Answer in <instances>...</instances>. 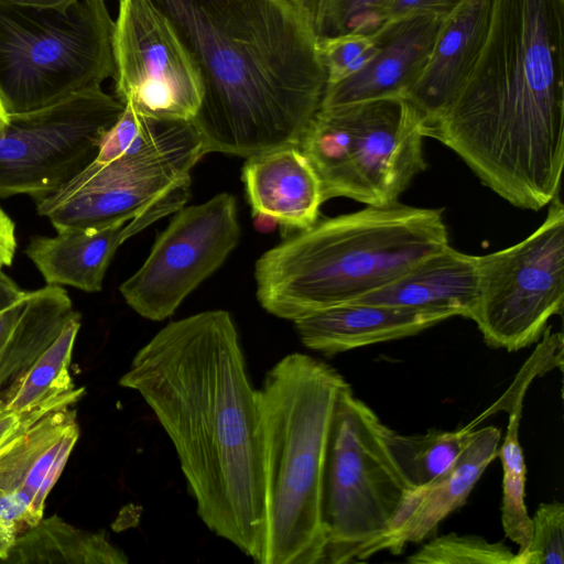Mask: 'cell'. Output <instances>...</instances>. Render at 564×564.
Wrapping results in <instances>:
<instances>
[{"mask_svg": "<svg viewBox=\"0 0 564 564\" xmlns=\"http://www.w3.org/2000/svg\"><path fill=\"white\" fill-rule=\"evenodd\" d=\"M112 34L116 98L138 115L193 121L203 99L197 66L152 0H119Z\"/></svg>", "mask_w": 564, "mask_h": 564, "instance_id": "cell-10", "label": "cell"}, {"mask_svg": "<svg viewBox=\"0 0 564 564\" xmlns=\"http://www.w3.org/2000/svg\"><path fill=\"white\" fill-rule=\"evenodd\" d=\"M124 106L101 87L9 113L0 128V197L48 196L91 163Z\"/></svg>", "mask_w": 564, "mask_h": 564, "instance_id": "cell-9", "label": "cell"}, {"mask_svg": "<svg viewBox=\"0 0 564 564\" xmlns=\"http://www.w3.org/2000/svg\"><path fill=\"white\" fill-rule=\"evenodd\" d=\"M446 19L414 14L383 23L373 34L378 50L356 74L326 85L319 108L405 97L424 69Z\"/></svg>", "mask_w": 564, "mask_h": 564, "instance_id": "cell-16", "label": "cell"}, {"mask_svg": "<svg viewBox=\"0 0 564 564\" xmlns=\"http://www.w3.org/2000/svg\"><path fill=\"white\" fill-rule=\"evenodd\" d=\"M528 546L514 553L511 564L564 563V505L543 502L535 510Z\"/></svg>", "mask_w": 564, "mask_h": 564, "instance_id": "cell-30", "label": "cell"}, {"mask_svg": "<svg viewBox=\"0 0 564 564\" xmlns=\"http://www.w3.org/2000/svg\"><path fill=\"white\" fill-rule=\"evenodd\" d=\"M67 291L48 285L0 312V394L21 378L75 314Z\"/></svg>", "mask_w": 564, "mask_h": 564, "instance_id": "cell-22", "label": "cell"}, {"mask_svg": "<svg viewBox=\"0 0 564 564\" xmlns=\"http://www.w3.org/2000/svg\"><path fill=\"white\" fill-rule=\"evenodd\" d=\"M102 1H105V0H102Z\"/></svg>", "mask_w": 564, "mask_h": 564, "instance_id": "cell-39", "label": "cell"}, {"mask_svg": "<svg viewBox=\"0 0 564 564\" xmlns=\"http://www.w3.org/2000/svg\"><path fill=\"white\" fill-rule=\"evenodd\" d=\"M242 181L253 216L286 231L312 227L324 203L321 181L300 147H285L247 158Z\"/></svg>", "mask_w": 564, "mask_h": 564, "instance_id": "cell-19", "label": "cell"}, {"mask_svg": "<svg viewBox=\"0 0 564 564\" xmlns=\"http://www.w3.org/2000/svg\"><path fill=\"white\" fill-rule=\"evenodd\" d=\"M79 328L80 314L75 312L28 371L0 394L8 410L15 413L29 412L59 401L77 390L69 366Z\"/></svg>", "mask_w": 564, "mask_h": 564, "instance_id": "cell-25", "label": "cell"}, {"mask_svg": "<svg viewBox=\"0 0 564 564\" xmlns=\"http://www.w3.org/2000/svg\"><path fill=\"white\" fill-rule=\"evenodd\" d=\"M348 384L330 365L300 352L264 377V564H323L324 464L335 404Z\"/></svg>", "mask_w": 564, "mask_h": 564, "instance_id": "cell-5", "label": "cell"}, {"mask_svg": "<svg viewBox=\"0 0 564 564\" xmlns=\"http://www.w3.org/2000/svg\"><path fill=\"white\" fill-rule=\"evenodd\" d=\"M463 2L464 0H390L383 12V23L414 14L447 19Z\"/></svg>", "mask_w": 564, "mask_h": 564, "instance_id": "cell-34", "label": "cell"}, {"mask_svg": "<svg viewBox=\"0 0 564 564\" xmlns=\"http://www.w3.org/2000/svg\"><path fill=\"white\" fill-rule=\"evenodd\" d=\"M380 419L348 384L338 395L323 474V564L356 562L389 524L412 487L379 432Z\"/></svg>", "mask_w": 564, "mask_h": 564, "instance_id": "cell-7", "label": "cell"}, {"mask_svg": "<svg viewBox=\"0 0 564 564\" xmlns=\"http://www.w3.org/2000/svg\"><path fill=\"white\" fill-rule=\"evenodd\" d=\"M14 280L2 270L0 271V312L13 305L25 295Z\"/></svg>", "mask_w": 564, "mask_h": 564, "instance_id": "cell-36", "label": "cell"}, {"mask_svg": "<svg viewBox=\"0 0 564 564\" xmlns=\"http://www.w3.org/2000/svg\"><path fill=\"white\" fill-rule=\"evenodd\" d=\"M126 554L104 531L76 528L57 516L42 518L17 535L4 561L11 564H124Z\"/></svg>", "mask_w": 564, "mask_h": 564, "instance_id": "cell-23", "label": "cell"}, {"mask_svg": "<svg viewBox=\"0 0 564 564\" xmlns=\"http://www.w3.org/2000/svg\"><path fill=\"white\" fill-rule=\"evenodd\" d=\"M422 131L511 205L550 204L564 164V0H491L464 86Z\"/></svg>", "mask_w": 564, "mask_h": 564, "instance_id": "cell-2", "label": "cell"}, {"mask_svg": "<svg viewBox=\"0 0 564 564\" xmlns=\"http://www.w3.org/2000/svg\"><path fill=\"white\" fill-rule=\"evenodd\" d=\"M78 437L76 411L70 406L45 414L0 454V487L26 494L44 516L47 496Z\"/></svg>", "mask_w": 564, "mask_h": 564, "instance_id": "cell-21", "label": "cell"}, {"mask_svg": "<svg viewBox=\"0 0 564 564\" xmlns=\"http://www.w3.org/2000/svg\"><path fill=\"white\" fill-rule=\"evenodd\" d=\"M205 154L187 150L145 158L95 160L46 197L35 200L56 232L102 228L135 217L160 196L189 181Z\"/></svg>", "mask_w": 564, "mask_h": 564, "instance_id": "cell-12", "label": "cell"}, {"mask_svg": "<svg viewBox=\"0 0 564 564\" xmlns=\"http://www.w3.org/2000/svg\"><path fill=\"white\" fill-rule=\"evenodd\" d=\"M501 431L473 430L455 462L429 484L408 490L388 527L359 551L356 562L388 551L400 554L409 543L429 538L453 511L464 506L487 466L497 457Z\"/></svg>", "mask_w": 564, "mask_h": 564, "instance_id": "cell-15", "label": "cell"}, {"mask_svg": "<svg viewBox=\"0 0 564 564\" xmlns=\"http://www.w3.org/2000/svg\"><path fill=\"white\" fill-rule=\"evenodd\" d=\"M84 388L59 400L24 413H15L6 408L0 395V454L8 449L33 423L45 414L76 403L84 394Z\"/></svg>", "mask_w": 564, "mask_h": 564, "instance_id": "cell-32", "label": "cell"}, {"mask_svg": "<svg viewBox=\"0 0 564 564\" xmlns=\"http://www.w3.org/2000/svg\"><path fill=\"white\" fill-rule=\"evenodd\" d=\"M189 185L191 180L176 185L133 218L102 228L67 229L53 237H32L25 254L46 284L99 292L117 249L130 237L184 207Z\"/></svg>", "mask_w": 564, "mask_h": 564, "instance_id": "cell-14", "label": "cell"}, {"mask_svg": "<svg viewBox=\"0 0 564 564\" xmlns=\"http://www.w3.org/2000/svg\"><path fill=\"white\" fill-rule=\"evenodd\" d=\"M451 317L449 313L442 311L349 302L293 322L306 348L330 357L413 336Z\"/></svg>", "mask_w": 564, "mask_h": 564, "instance_id": "cell-18", "label": "cell"}, {"mask_svg": "<svg viewBox=\"0 0 564 564\" xmlns=\"http://www.w3.org/2000/svg\"><path fill=\"white\" fill-rule=\"evenodd\" d=\"M343 106L349 121L351 165L368 205L398 202L426 169L420 116L404 97Z\"/></svg>", "mask_w": 564, "mask_h": 564, "instance_id": "cell-13", "label": "cell"}, {"mask_svg": "<svg viewBox=\"0 0 564 564\" xmlns=\"http://www.w3.org/2000/svg\"><path fill=\"white\" fill-rule=\"evenodd\" d=\"M491 0H464L451 14L420 77L404 97L422 120H437L464 86L485 42Z\"/></svg>", "mask_w": 564, "mask_h": 564, "instance_id": "cell-17", "label": "cell"}, {"mask_svg": "<svg viewBox=\"0 0 564 564\" xmlns=\"http://www.w3.org/2000/svg\"><path fill=\"white\" fill-rule=\"evenodd\" d=\"M469 424L456 431L429 430L422 434H402L379 421L378 432L393 460L412 488L421 487L456 459L471 431Z\"/></svg>", "mask_w": 564, "mask_h": 564, "instance_id": "cell-26", "label": "cell"}, {"mask_svg": "<svg viewBox=\"0 0 564 564\" xmlns=\"http://www.w3.org/2000/svg\"><path fill=\"white\" fill-rule=\"evenodd\" d=\"M477 296V256L447 245L388 285L354 302L434 310L469 318Z\"/></svg>", "mask_w": 564, "mask_h": 564, "instance_id": "cell-20", "label": "cell"}, {"mask_svg": "<svg viewBox=\"0 0 564 564\" xmlns=\"http://www.w3.org/2000/svg\"><path fill=\"white\" fill-rule=\"evenodd\" d=\"M318 48L326 85H333L362 69L377 53L378 44L373 34L347 33L319 40Z\"/></svg>", "mask_w": 564, "mask_h": 564, "instance_id": "cell-31", "label": "cell"}, {"mask_svg": "<svg viewBox=\"0 0 564 564\" xmlns=\"http://www.w3.org/2000/svg\"><path fill=\"white\" fill-rule=\"evenodd\" d=\"M240 234L236 199L229 193L182 207L119 291L139 315L163 321L225 262Z\"/></svg>", "mask_w": 564, "mask_h": 564, "instance_id": "cell-11", "label": "cell"}, {"mask_svg": "<svg viewBox=\"0 0 564 564\" xmlns=\"http://www.w3.org/2000/svg\"><path fill=\"white\" fill-rule=\"evenodd\" d=\"M527 391L514 392L512 397L495 403L492 413L503 410L509 413L507 432L497 456L502 466L501 522L506 535L525 549L531 539L532 520L525 507L527 466L519 441V426Z\"/></svg>", "mask_w": 564, "mask_h": 564, "instance_id": "cell-27", "label": "cell"}, {"mask_svg": "<svg viewBox=\"0 0 564 564\" xmlns=\"http://www.w3.org/2000/svg\"><path fill=\"white\" fill-rule=\"evenodd\" d=\"M17 534L0 520V562H4L15 542Z\"/></svg>", "mask_w": 564, "mask_h": 564, "instance_id": "cell-37", "label": "cell"}, {"mask_svg": "<svg viewBox=\"0 0 564 564\" xmlns=\"http://www.w3.org/2000/svg\"><path fill=\"white\" fill-rule=\"evenodd\" d=\"M187 150L205 152L202 135L193 121L147 118L124 106L121 116L102 137L95 161L107 163Z\"/></svg>", "mask_w": 564, "mask_h": 564, "instance_id": "cell-24", "label": "cell"}, {"mask_svg": "<svg viewBox=\"0 0 564 564\" xmlns=\"http://www.w3.org/2000/svg\"><path fill=\"white\" fill-rule=\"evenodd\" d=\"M113 28L102 0H0V94L8 112L112 78Z\"/></svg>", "mask_w": 564, "mask_h": 564, "instance_id": "cell-6", "label": "cell"}, {"mask_svg": "<svg viewBox=\"0 0 564 564\" xmlns=\"http://www.w3.org/2000/svg\"><path fill=\"white\" fill-rule=\"evenodd\" d=\"M17 247L15 225L0 206V271L12 264Z\"/></svg>", "mask_w": 564, "mask_h": 564, "instance_id": "cell-35", "label": "cell"}, {"mask_svg": "<svg viewBox=\"0 0 564 564\" xmlns=\"http://www.w3.org/2000/svg\"><path fill=\"white\" fill-rule=\"evenodd\" d=\"M8 119L9 112L0 94V128H2L8 122Z\"/></svg>", "mask_w": 564, "mask_h": 564, "instance_id": "cell-38", "label": "cell"}, {"mask_svg": "<svg viewBox=\"0 0 564 564\" xmlns=\"http://www.w3.org/2000/svg\"><path fill=\"white\" fill-rule=\"evenodd\" d=\"M449 245L442 209L394 202L317 220L257 261V299L290 321L354 302Z\"/></svg>", "mask_w": 564, "mask_h": 564, "instance_id": "cell-4", "label": "cell"}, {"mask_svg": "<svg viewBox=\"0 0 564 564\" xmlns=\"http://www.w3.org/2000/svg\"><path fill=\"white\" fill-rule=\"evenodd\" d=\"M171 20L203 84L193 123L205 152L250 158L299 147L326 73L303 0H152Z\"/></svg>", "mask_w": 564, "mask_h": 564, "instance_id": "cell-3", "label": "cell"}, {"mask_svg": "<svg viewBox=\"0 0 564 564\" xmlns=\"http://www.w3.org/2000/svg\"><path fill=\"white\" fill-rule=\"evenodd\" d=\"M478 296L469 316L491 348L517 351L538 343L564 308V205L560 193L527 238L477 256Z\"/></svg>", "mask_w": 564, "mask_h": 564, "instance_id": "cell-8", "label": "cell"}, {"mask_svg": "<svg viewBox=\"0 0 564 564\" xmlns=\"http://www.w3.org/2000/svg\"><path fill=\"white\" fill-rule=\"evenodd\" d=\"M170 437L204 524L264 564L265 501L259 390L224 310L169 323L119 379Z\"/></svg>", "mask_w": 564, "mask_h": 564, "instance_id": "cell-1", "label": "cell"}, {"mask_svg": "<svg viewBox=\"0 0 564 564\" xmlns=\"http://www.w3.org/2000/svg\"><path fill=\"white\" fill-rule=\"evenodd\" d=\"M43 517L26 494L0 487V520L17 535L35 525Z\"/></svg>", "mask_w": 564, "mask_h": 564, "instance_id": "cell-33", "label": "cell"}, {"mask_svg": "<svg viewBox=\"0 0 564 564\" xmlns=\"http://www.w3.org/2000/svg\"><path fill=\"white\" fill-rule=\"evenodd\" d=\"M513 556L502 542L451 532L431 539L405 561L411 564H511Z\"/></svg>", "mask_w": 564, "mask_h": 564, "instance_id": "cell-29", "label": "cell"}, {"mask_svg": "<svg viewBox=\"0 0 564 564\" xmlns=\"http://www.w3.org/2000/svg\"><path fill=\"white\" fill-rule=\"evenodd\" d=\"M318 40L347 33L372 34L383 24L390 0H303Z\"/></svg>", "mask_w": 564, "mask_h": 564, "instance_id": "cell-28", "label": "cell"}]
</instances>
